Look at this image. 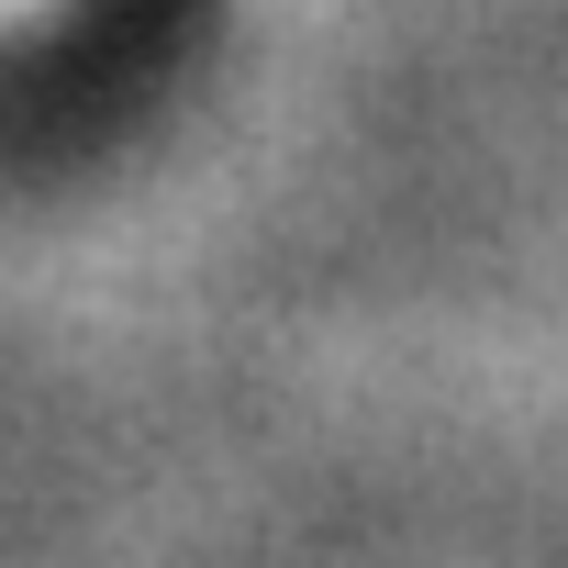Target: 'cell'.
I'll list each match as a JSON object with an SVG mask.
<instances>
[{
	"instance_id": "1",
	"label": "cell",
	"mask_w": 568,
	"mask_h": 568,
	"mask_svg": "<svg viewBox=\"0 0 568 568\" xmlns=\"http://www.w3.org/2000/svg\"><path fill=\"white\" fill-rule=\"evenodd\" d=\"M57 12V0H0V23H45Z\"/></svg>"
}]
</instances>
